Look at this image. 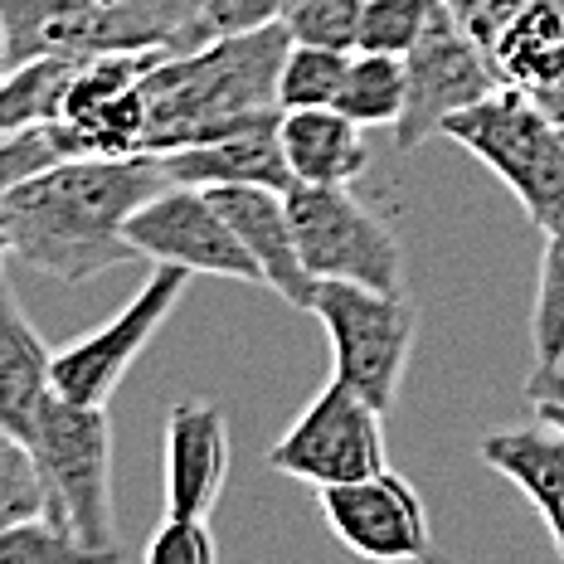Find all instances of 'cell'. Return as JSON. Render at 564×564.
<instances>
[{"instance_id":"8992f818","label":"cell","mask_w":564,"mask_h":564,"mask_svg":"<svg viewBox=\"0 0 564 564\" xmlns=\"http://www.w3.org/2000/svg\"><path fill=\"white\" fill-rule=\"evenodd\" d=\"M288 219L297 253L316 282L404 292V249L394 229L350 195V185H288Z\"/></svg>"},{"instance_id":"d6986e66","label":"cell","mask_w":564,"mask_h":564,"mask_svg":"<svg viewBox=\"0 0 564 564\" xmlns=\"http://www.w3.org/2000/svg\"><path fill=\"white\" fill-rule=\"evenodd\" d=\"M84 58L88 54H50V58H30V64L10 68L0 78V137L64 122L68 88H74Z\"/></svg>"},{"instance_id":"cb8c5ba5","label":"cell","mask_w":564,"mask_h":564,"mask_svg":"<svg viewBox=\"0 0 564 564\" xmlns=\"http://www.w3.org/2000/svg\"><path fill=\"white\" fill-rule=\"evenodd\" d=\"M360 15H366V0H297L278 25L288 30L292 44L350 54L360 44Z\"/></svg>"},{"instance_id":"5bb4252c","label":"cell","mask_w":564,"mask_h":564,"mask_svg":"<svg viewBox=\"0 0 564 564\" xmlns=\"http://www.w3.org/2000/svg\"><path fill=\"white\" fill-rule=\"evenodd\" d=\"M282 112H263L249 127L199 147L166 151L161 171L171 185H195V191H225V185H268V191H288L292 171L282 156Z\"/></svg>"},{"instance_id":"6da1fadb","label":"cell","mask_w":564,"mask_h":564,"mask_svg":"<svg viewBox=\"0 0 564 564\" xmlns=\"http://www.w3.org/2000/svg\"><path fill=\"white\" fill-rule=\"evenodd\" d=\"M161 185L171 181L156 156H74L25 175L6 195L10 263L64 288L132 263L127 225Z\"/></svg>"},{"instance_id":"7402d4cb","label":"cell","mask_w":564,"mask_h":564,"mask_svg":"<svg viewBox=\"0 0 564 564\" xmlns=\"http://www.w3.org/2000/svg\"><path fill=\"white\" fill-rule=\"evenodd\" d=\"M122 560H127V550L84 545L54 516H34V521L0 531V564H122Z\"/></svg>"},{"instance_id":"9c48e42d","label":"cell","mask_w":564,"mask_h":564,"mask_svg":"<svg viewBox=\"0 0 564 564\" xmlns=\"http://www.w3.org/2000/svg\"><path fill=\"white\" fill-rule=\"evenodd\" d=\"M191 273L171 263H151L147 282L122 302V312L108 316L98 332L78 336L74 346L54 350V390L74 404L108 409L112 390L127 380V370L141 360V350L151 346V336L166 326V316L181 307Z\"/></svg>"},{"instance_id":"ac0fdd59","label":"cell","mask_w":564,"mask_h":564,"mask_svg":"<svg viewBox=\"0 0 564 564\" xmlns=\"http://www.w3.org/2000/svg\"><path fill=\"white\" fill-rule=\"evenodd\" d=\"M497 74L511 88H545L550 78L564 74V6L560 0H525L521 15L497 40Z\"/></svg>"},{"instance_id":"7c38bea8","label":"cell","mask_w":564,"mask_h":564,"mask_svg":"<svg viewBox=\"0 0 564 564\" xmlns=\"http://www.w3.org/2000/svg\"><path fill=\"white\" fill-rule=\"evenodd\" d=\"M229 481V419L209 399H185L161 433V491L166 516H209Z\"/></svg>"},{"instance_id":"277c9868","label":"cell","mask_w":564,"mask_h":564,"mask_svg":"<svg viewBox=\"0 0 564 564\" xmlns=\"http://www.w3.org/2000/svg\"><path fill=\"white\" fill-rule=\"evenodd\" d=\"M30 453L44 477L50 516L64 531H74L84 545L122 550L112 511V419L108 409L74 404L64 394H50L30 429Z\"/></svg>"},{"instance_id":"ba28073f","label":"cell","mask_w":564,"mask_h":564,"mask_svg":"<svg viewBox=\"0 0 564 564\" xmlns=\"http://www.w3.org/2000/svg\"><path fill=\"white\" fill-rule=\"evenodd\" d=\"M404 78H409V98H404V117L394 127L399 151H414L429 137H443L448 117L501 88L497 58L457 25L443 0L429 6V25H423L414 50L404 54Z\"/></svg>"},{"instance_id":"9a60e30c","label":"cell","mask_w":564,"mask_h":564,"mask_svg":"<svg viewBox=\"0 0 564 564\" xmlns=\"http://www.w3.org/2000/svg\"><path fill=\"white\" fill-rule=\"evenodd\" d=\"M477 453L540 511L550 540H555V555L564 560V429L545 419L521 423V429H497L481 433Z\"/></svg>"},{"instance_id":"2e32d148","label":"cell","mask_w":564,"mask_h":564,"mask_svg":"<svg viewBox=\"0 0 564 564\" xmlns=\"http://www.w3.org/2000/svg\"><path fill=\"white\" fill-rule=\"evenodd\" d=\"M54 394V350L30 326L15 302L10 273H0V423L15 438H30L40 409Z\"/></svg>"},{"instance_id":"83f0119b","label":"cell","mask_w":564,"mask_h":564,"mask_svg":"<svg viewBox=\"0 0 564 564\" xmlns=\"http://www.w3.org/2000/svg\"><path fill=\"white\" fill-rule=\"evenodd\" d=\"M141 564H219V540L209 516H166L141 550Z\"/></svg>"},{"instance_id":"f546056e","label":"cell","mask_w":564,"mask_h":564,"mask_svg":"<svg viewBox=\"0 0 564 564\" xmlns=\"http://www.w3.org/2000/svg\"><path fill=\"white\" fill-rule=\"evenodd\" d=\"M292 6H297V0H215V6H209V25H215V34L278 25Z\"/></svg>"},{"instance_id":"30bf717a","label":"cell","mask_w":564,"mask_h":564,"mask_svg":"<svg viewBox=\"0 0 564 564\" xmlns=\"http://www.w3.org/2000/svg\"><path fill=\"white\" fill-rule=\"evenodd\" d=\"M127 243H132L137 258H147V263L185 268L191 278L209 273V278L263 288V273H258L253 253L239 243L225 209L209 199V191H195V185H161L132 215Z\"/></svg>"},{"instance_id":"836d02e7","label":"cell","mask_w":564,"mask_h":564,"mask_svg":"<svg viewBox=\"0 0 564 564\" xmlns=\"http://www.w3.org/2000/svg\"><path fill=\"white\" fill-rule=\"evenodd\" d=\"M209 6H215V0H209Z\"/></svg>"},{"instance_id":"52a82bcc","label":"cell","mask_w":564,"mask_h":564,"mask_svg":"<svg viewBox=\"0 0 564 564\" xmlns=\"http://www.w3.org/2000/svg\"><path fill=\"white\" fill-rule=\"evenodd\" d=\"M384 414L350 384L326 380L312 404L292 419V429L268 448V467L307 487H340L390 467L384 453Z\"/></svg>"},{"instance_id":"d4e9b609","label":"cell","mask_w":564,"mask_h":564,"mask_svg":"<svg viewBox=\"0 0 564 564\" xmlns=\"http://www.w3.org/2000/svg\"><path fill=\"white\" fill-rule=\"evenodd\" d=\"M34 516H50V497H44V477L34 467V453L25 438L0 423V531Z\"/></svg>"},{"instance_id":"44dd1931","label":"cell","mask_w":564,"mask_h":564,"mask_svg":"<svg viewBox=\"0 0 564 564\" xmlns=\"http://www.w3.org/2000/svg\"><path fill=\"white\" fill-rule=\"evenodd\" d=\"M350 54L346 50H312V44H292L288 58H282V74H278V112L336 108L340 88H346Z\"/></svg>"},{"instance_id":"d6a6232c","label":"cell","mask_w":564,"mask_h":564,"mask_svg":"<svg viewBox=\"0 0 564 564\" xmlns=\"http://www.w3.org/2000/svg\"><path fill=\"white\" fill-rule=\"evenodd\" d=\"M10 74V50H6V30H0V78Z\"/></svg>"},{"instance_id":"3957f363","label":"cell","mask_w":564,"mask_h":564,"mask_svg":"<svg viewBox=\"0 0 564 564\" xmlns=\"http://www.w3.org/2000/svg\"><path fill=\"white\" fill-rule=\"evenodd\" d=\"M443 137L497 175L521 199L525 219L550 234L564 219V137L525 88L501 84L491 98L448 117Z\"/></svg>"},{"instance_id":"5b68a950","label":"cell","mask_w":564,"mask_h":564,"mask_svg":"<svg viewBox=\"0 0 564 564\" xmlns=\"http://www.w3.org/2000/svg\"><path fill=\"white\" fill-rule=\"evenodd\" d=\"M307 312L332 340V380L350 384L380 414H390L419 340L414 302L404 292L360 288V282H316Z\"/></svg>"},{"instance_id":"7a4b0ae2","label":"cell","mask_w":564,"mask_h":564,"mask_svg":"<svg viewBox=\"0 0 564 564\" xmlns=\"http://www.w3.org/2000/svg\"><path fill=\"white\" fill-rule=\"evenodd\" d=\"M292 40L282 25L215 34L185 54H161L141 78L147 156L229 137L253 117L278 112V74Z\"/></svg>"},{"instance_id":"4316f807","label":"cell","mask_w":564,"mask_h":564,"mask_svg":"<svg viewBox=\"0 0 564 564\" xmlns=\"http://www.w3.org/2000/svg\"><path fill=\"white\" fill-rule=\"evenodd\" d=\"M58 161L64 156H58L50 127L0 137V273H6V263H10V249H6V195H10V185H20L34 171H50V166H58Z\"/></svg>"},{"instance_id":"4dcf8cb0","label":"cell","mask_w":564,"mask_h":564,"mask_svg":"<svg viewBox=\"0 0 564 564\" xmlns=\"http://www.w3.org/2000/svg\"><path fill=\"white\" fill-rule=\"evenodd\" d=\"M525 399L535 404V419L564 429V360L560 366H535L525 380Z\"/></svg>"},{"instance_id":"603a6c76","label":"cell","mask_w":564,"mask_h":564,"mask_svg":"<svg viewBox=\"0 0 564 564\" xmlns=\"http://www.w3.org/2000/svg\"><path fill=\"white\" fill-rule=\"evenodd\" d=\"M531 346H535V366H560L564 360V219L545 234L540 288L531 307Z\"/></svg>"},{"instance_id":"e575fe53","label":"cell","mask_w":564,"mask_h":564,"mask_svg":"<svg viewBox=\"0 0 564 564\" xmlns=\"http://www.w3.org/2000/svg\"><path fill=\"white\" fill-rule=\"evenodd\" d=\"M560 6H564V0H560Z\"/></svg>"},{"instance_id":"8fae6325","label":"cell","mask_w":564,"mask_h":564,"mask_svg":"<svg viewBox=\"0 0 564 564\" xmlns=\"http://www.w3.org/2000/svg\"><path fill=\"white\" fill-rule=\"evenodd\" d=\"M322 516L332 535L366 564H448L433 550V525L423 497L399 473L322 487Z\"/></svg>"},{"instance_id":"4fadbf2b","label":"cell","mask_w":564,"mask_h":564,"mask_svg":"<svg viewBox=\"0 0 564 564\" xmlns=\"http://www.w3.org/2000/svg\"><path fill=\"white\" fill-rule=\"evenodd\" d=\"M209 199L225 209L239 243L253 253L263 288H273L288 307L307 312L316 297V278L307 273V263L297 253V234H292V219H288V195L268 191V185H225V191H209Z\"/></svg>"},{"instance_id":"e0dca14e","label":"cell","mask_w":564,"mask_h":564,"mask_svg":"<svg viewBox=\"0 0 564 564\" xmlns=\"http://www.w3.org/2000/svg\"><path fill=\"white\" fill-rule=\"evenodd\" d=\"M282 156H288L292 185H350L370 166L366 127L350 122L336 108L282 112Z\"/></svg>"},{"instance_id":"484cf974","label":"cell","mask_w":564,"mask_h":564,"mask_svg":"<svg viewBox=\"0 0 564 564\" xmlns=\"http://www.w3.org/2000/svg\"><path fill=\"white\" fill-rule=\"evenodd\" d=\"M429 6H433V0H366L356 50L404 58L419 44L423 25H429Z\"/></svg>"},{"instance_id":"f1b7e54d","label":"cell","mask_w":564,"mask_h":564,"mask_svg":"<svg viewBox=\"0 0 564 564\" xmlns=\"http://www.w3.org/2000/svg\"><path fill=\"white\" fill-rule=\"evenodd\" d=\"M443 6H448L457 25H463L481 44V50L491 54V50H497V40L507 34V25L521 15L525 0H443Z\"/></svg>"},{"instance_id":"1f68e13d","label":"cell","mask_w":564,"mask_h":564,"mask_svg":"<svg viewBox=\"0 0 564 564\" xmlns=\"http://www.w3.org/2000/svg\"><path fill=\"white\" fill-rule=\"evenodd\" d=\"M531 98L540 102V112H545L550 122H555V132L564 137V74H560V78H550L545 88H535Z\"/></svg>"},{"instance_id":"ffe728a7","label":"cell","mask_w":564,"mask_h":564,"mask_svg":"<svg viewBox=\"0 0 564 564\" xmlns=\"http://www.w3.org/2000/svg\"><path fill=\"white\" fill-rule=\"evenodd\" d=\"M409 98V78H404V58L394 54H366L356 50L346 68V88L336 98V112H346L360 127H399Z\"/></svg>"}]
</instances>
